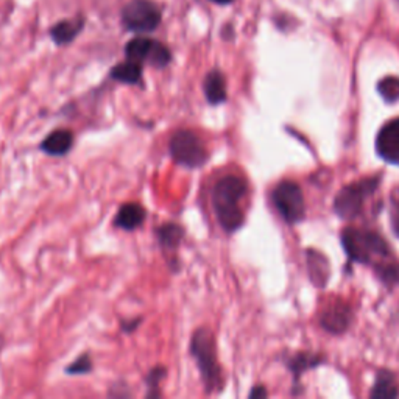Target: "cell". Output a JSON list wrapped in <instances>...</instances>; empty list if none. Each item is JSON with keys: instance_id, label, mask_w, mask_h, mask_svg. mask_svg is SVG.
<instances>
[{"instance_id": "obj_27", "label": "cell", "mask_w": 399, "mask_h": 399, "mask_svg": "<svg viewBox=\"0 0 399 399\" xmlns=\"http://www.w3.org/2000/svg\"><path fill=\"white\" fill-rule=\"evenodd\" d=\"M2 346H4V337L0 336V349H2Z\"/></svg>"}, {"instance_id": "obj_26", "label": "cell", "mask_w": 399, "mask_h": 399, "mask_svg": "<svg viewBox=\"0 0 399 399\" xmlns=\"http://www.w3.org/2000/svg\"><path fill=\"white\" fill-rule=\"evenodd\" d=\"M211 2L217 4V5H228L231 2H234V0H211Z\"/></svg>"}, {"instance_id": "obj_6", "label": "cell", "mask_w": 399, "mask_h": 399, "mask_svg": "<svg viewBox=\"0 0 399 399\" xmlns=\"http://www.w3.org/2000/svg\"><path fill=\"white\" fill-rule=\"evenodd\" d=\"M162 14L152 0H131L122 10L123 27L133 33H152L160 27Z\"/></svg>"}, {"instance_id": "obj_20", "label": "cell", "mask_w": 399, "mask_h": 399, "mask_svg": "<svg viewBox=\"0 0 399 399\" xmlns=\"http://www.w3.org/2000/svg\"><path fill=\"white\" fill-rule=\"evenodd\" d=\"M165 374H167V370L165 367H155L147 373L145 376V384H147V398H160L161 392H160V384L161 380H164Z\"/></svg>"}, {"instance_id": "obj_7", "label": "cell", "mask_w": 399, "mask_h": 399, "mask_svg": "<svg viewBox=\"0 0 399 399\" xmlns=\"http://www.w3.org/2000/svg\"><path fill=\"white\" fill-rule=\"evenodd\" d=\"M271 198L276 211L287 223L295 224L304 219V195L301 187H299L295 181H281L279 185L273 189Z\"/></svg>"}, {"instance_id": "obj_14", "label": "cell", "mask_w": 399, "mask_h": 399, "mask_svg": "<svg viewBox=\"0 0 399 399\" xmlns=\"http://www.w3.org/2000/svg\"><path fill=\"white\" fill-rule=\"evenodd\" d=\"M83 27H85V19L81 16L75 19H66L50 28V38L56 46H68L80 35Z\"/></svg>"}, {"instance_id": "obj_21", "label": "cell", "mask_w": 399, "mask_h": 399, "mask_svg": "<svg viewBox=\"0 0 399 399\" xmlns=\"http://www.w3.org/2000/svg\"><path fill=\"white\" fill-rule=\"evenodd\" d=\"M378 90L382 98L388 103H395L399 100V78L385 77L378 83Z\"/></svg>"}, {"instance_id": "obj_18", "label": "cell", "mask_w": 399, "mask_h": 399, "mask_svg": "<svg viewBox=\"0 0 399 399\" xmlns=\"http://www.w3.org/2000/svg\"><path fill=\"white\" fill-rule=\"evenodd\" d=\"M307 262H309V270H311V279L315 282L317 286H323L326 284L329 279V269H328V261L324 259V256L314 252L311 249L307 253Z\"/></svg>"}, {"instance_id": "obj_24", "label": "cell", "mask_w": 399, "mask_h": 399, "mask_svg": "<svg viewBox=\"0 0 399 399\" xmlns=\"http://www.w3.org/2000/svg\"><path fill=\"white\" fill-rule=\"evenodd\" d=\"M142 321V318H136V320H128V321H122V329L123 332H133L138 326L139 323Z\"/></svg>"}, {"instance_id": "obj_13", "label": "cell", "mask_w": 399, "mask_h": 399, "mask_svg": "<svg viewBox=\"0 0 399 399\" xmlns=\"http://www.w3.org/2000/svg\"><path fill=\"white\" fill-rule=\"evenodd\" d=\"M73 147V133L71 130H55L43 140L41 150L48 156H64Z\"/></svg>"}, {"instance_id": "obj_12", "label": "cell", "mask_w": 399, "mask_h": 399, "mask_svg": "<svg viewBox=\"0 0 399 399\" xmlns=\"http://www.w3.org/2000/svg\"><path fill=\"white\" fill-rule=\"evenodd\" d=\"M203 90L207 103L209 105H222L227 102L228 90H227V80H224V75L219 69L207 72L203 81Z\"/></svg>"}, {"instance_id": "obj_23", "label": "cell", "mask_w": 399, "mask_h": 399, "mask_svg": "<svg viewBox=\"0 0 399 399\" xmlns=\"http://www.w3.org/2000/svg\"><path fill=\"white\" fill-rule=\"evenodd\" d=\"M388 212H390V223H392V229L399 237V186H396L392 190V194H390Z\"/></svg>"}, {"instance_id": "obj_4", "label": "cell", "mask_w": 399, "mask_h": 399, "mask_svg": "<svg viewBox=\"0 0 399 399\" xmlns=\"http://www.w3.org/2000/svg\"><path fill=\"white\" fill-rule=\"evenodd\" d=\"M380 180V175H374V177L357 180L340 190L334 200V209L338 217L343 220L359 217L367 200L378 190Z\"/></svg>"}, {"instance_id": "obj_8", "label": "cell", "mask_w": 399, "mask_h": 399, "mask_svg": "<svg viewBox=\"0 0 399 399\" xmlns=\"http://www.w3.org/2000/svg\"><path fill=\"white\" fill-rule=\"evenodd\" d=\"M125 56H127V60L140 64L147 63L156 69H164L172 61V53L167 47L161 44L160 41L142 36L131 39L125 46Z\"/></svg>"}, {"instance_id": "obj_17", "label": "cell", "mask_w": 399, "mask_h": 399, "mask_svg": "<svg viewBox=\"0 0 399 399\" xmlns=\"http://www.w3.org/2000/svg\"><path fill=\"white\" fill-rule=\"evenodd\" d=\"M398 395H399V388L393 374L388 371H380L371 388L370 396L376 399H390V398H396Z\"/></svg>"}, {"instance_id": "obj_22", "label": "cell", "mask_w": 399, "mask_h": 399, "mask_svg": "<svg viewBox=\"0 0 399 399\" xmlns=\"http://www.w3.org/2000/svg\"><path fill=\"white\" fill-rule=\"evenodd\" d=\"M93 361H90V356L86 354H81L80 357H77L69 367H66L64 371L71 374V376H77V374H88L93 371Z\"/></svg>"}, {"instance_id": "obj_11", "label": "cell", "mask_w": 399, "mask_h": 399, "mask_svg": "<svg viewBox=\"0 0 399 399\" xmlns=\"http://www.w3.org/2000/svg\"><path fill=\"white\" fill-rule=\"evenodd\" d=\"M147 219V212L139 203H125L114 217V227L123 231H135Z\"/></svg>"}, {"instance_id": "obj_1", "label": "cell", "mask_w": 399, "mask_h": 399, "mask_svg": "<svg viewBox=\"0 0 399 399\" xmlns=\"http://www.w3.org/2000/svg\"><path fill=\"white\" fill-rule=\"evenodd\" d=\"M248 192L247 181L239 175H224L212 187V207L215 217L224 232H236L242 228L245 215L242 200Z\"/></svg>"}, {"instance_id": "obj_16", "label": "cell", "mask_w": 399, "mask_h": 399, "mask_svg": "<svg viewBox=\"0 0 399 399\" xmlns=\"http://www.w3.org/2000/svg\"><path fill=\"white\" fill-rule=\"evenodd\" d=\"M110 77L123 85H140L142 83V66L140 63L127 60L115 64L110 72Z\"/></svg>"}, {"instance_id": "obj_2", "label": "cell", "mask_w": 399, "mask_h": 399, "mask_svg": "<svg viewBox=\"0 0 399 399\" xmlns=\"http://www.w3.org/2000/svg\"><path fill=\"white\" fill-rule=\"evenodd\" d=\"M190 354L195 359L197 368L202 376L204 392L214 393L223 387V374L217 357V346L209 328H198L190 337Z\"/></svg>"}, {"instance_id": "obj_19", "label": "cell", "mask_w": 399, "mask_h": 399, "mask_svg": "<svg viewBox=\"0 0 399 399\" xmlns=\"http://www.w3.org/2000/svg\"><path fill=\"white\" fill-rule=\"evenodd\" d=\"M320 363H323V357L309 353H299L289 361V367L292 370V373L296 374V376H301L306 370L317 367Z\"/></svg>"}, {"instance_id": "obj_15", "label": "cell", "mask_w": 399, "mask_h": 399, "mask_svg": "<svg viewBox=\"0 0 399 399\" xmlns=\"http://www.w3.org/2000/svg\"><path fill=\"white\" fill-rule=\"evenodd\" d=\"M157 244L164 252H175L185 239V228L178 223H162L160 228H156Z\"/></svg>"}, {"instance_id": "obj_9", "label": "cell", "mask_w": 399, "mask_h": 399, "mask_svg": "<svg viewBox=\"0 0 399 399\" xmlns=\"http://www.w3.org/2000/svg\"><path fill=\"white\" fill-rule=\"evenodd\" d=\"M376 152L388 164L399 165V118L387 122L379 130Z\"/></svg>"}, {"instance_id": "obj_5", "label": "cell", "mask_w": 399, "mask_h": 399, "mask_svg": "<svg viewBox=\"0 0 399 399\" xmlns=\"http://www.w3.org/2000/svg\"><path fill=\"white\" fill-rule=\"evenodd\" d=\"M172 160L186 169H200L209 160L207 148L195 131L178 130L169 140Z\"/></svg>"}, {"instance_id": "obj_3", "label": "cell", "mask_w": 399, "mask_h": 399, "mask_svg": "<svg viewBox=\"0 0 399 399\" xmlns=\"http://www.w3.org/2000/svg\"><path fill=\"white\" fill-rule=\"evenodd\" d=\"M342 245L354 262H384L390 256V247L376 231L348 227L342 232Z\"/></svg>"}, {"instance_id": "obj_10", "label": "cell", "mask_w": 399, "mask_h": 399, "mask_svg": "<svg viewBox=\"0 0 399 399\" xmlns=\"http://www.w3.org/2000/svg\"><path fill=\"white\" fill-rule=\"evenodd\" d=\"M351 307L343 301H332L326 309L321 312L320 323L323 329H326L331 334H342L351 323Z\"/></svg>"}, {"instance_id": "obj_25", "label": "cell", "mask_w": 399, "mask_h": 399, "mask_svg": "<svg viewBox=\"0 0 399 399\" xmlns=\"http://www.w3.org/2000/svg\"><path fill=\"white\" fill-rule=\"evenodd\" d=\"M269 393H267V390H265L264 385H257L254 387L252 392H249V398L254 399V398H267Z\"/></svg>"}]
</instances>
